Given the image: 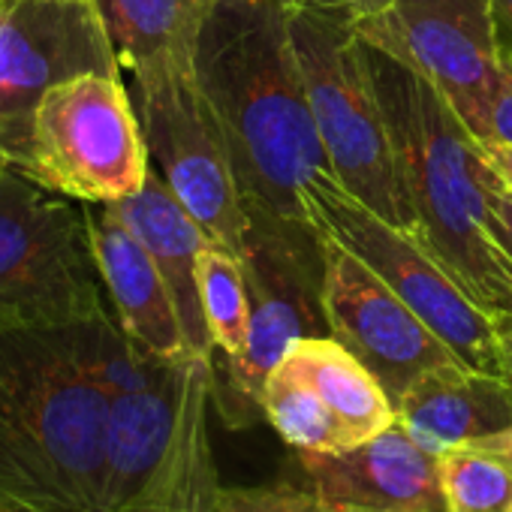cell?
I'll use <instances>...</instances> for the list:
<instances>
[{
	"label": "cell",
	"instance_id": "1",
	"mask_svg": "<svg viewBox=\"0 0 512 512\" xmlns=\"http://www.w3.org/2000/svg\"><path fill=\"white\" fill-rule=\"evenodd\" d=\"M196 79L223 127L244 202L308 223L299 193L332 163L308 106L290 0H217Z\"/></svg>",
	"mask_w": 512,
	"mask_h": 512
},
{
	"label": "cell",
	"instance_id": "2",
	"mask_svg": "<svg viewBox=\"0 0 512 512\" xmlns=\"http://www.w3.org/2000/svg\"><path fill=\"white\" fill-rule=\"evenodd\" d=\"M121 323L0 320V491L106 512V410L100 362Z\"/></svg>",
	"mask_w": 512,
	"mask_h": 512
},
{
	"label": "cell",
	"instance_id": "3",
	"mask_svg": "<svg viewBox=\"0 0 512 512\" xmlns=\"http://www.w3.org/2000/svg\"><path fill=\"white\" fill-rule=\"evenodd\" d=\"M368 49L410 208V232L479 308L491 317L512 314V260L488 229L491 163L482 142L431 82L380 49Z\"/></svg>",
	"mask_w": 512,
	"mask_h": 512
},
{
	"label": "cell",
	"instance_id": "4",
	"mask_svg": "<svg viewBox=\"0 0 512 512\" xmlns=\"http://www.w3.org/2000/svg\"><path fill=\"white\" fill-rule=\"evenodd\" d=\"M308 106L335 178L374 214L410 232V208L380 103L371 49L341 7L290 0Z\"/></svg>",
	"mask_w": 512,
	"mask_h": 512
},
{
	"label": "cell",
	"instance_id": "5",
	"mask_svg": "<svg viewBox=\"0 0 512 512\" xmlns=\"http://www.w3.org/2000/svg\"><path fill=\"white\" fill-rule=\"evenodd\" d=\"M115 314L85 202L0 160V320L70 326Z\"/></svg>",
	"mask_w": 512,
	"mask_h": 512
},
{
	"label": "cell",
	"instance_id": "6",
	"mask_svg": "<svg viewBox=\"0 0 512 512\" xmlns=\"http://www.w3.org/2000/svg\"><path fill=\"white\" fill-rule=\"evenodd\" d=\"M299 202L308 226L362 260L401 302H407V308L464 368L491 377L503 374L494 317L467 296L452 272L413 232L374 214L365 202L347 193L332 172L311 178L302 187Z\"/></svg>",
	"mask_w": 512,
	"mask_h": 512
},
{
	"label": "cell",
	"instance_id": "7",
	"mask_svg": "<svg viewBox=\"0 0 512 512\" xmlns=\"http://www.w3.org/2000/svg\"><path fill=\"white\" fill-rule=\"evenodd\" d=\"M25 172L85 205L139 193L151 154L124 76L82 73L46 91L34 112Z\"/></svg>",
	"mask_w": 512,
	"mask_h": 512
},
{
	"label": "cell",
	"instance_id": "8",
	"mask_svg": "<svg viewBox=\"0 0 512 512\" xmlns=\"http://www.w3.org/2000/svg\"><path fill=\"white\" fill-rule=\"evenodd\" d=\"M241 269L250 293L247 350L226 362L229 389L241 404L260 407L269 374L299 338L329 335L323 308V241L308 223L247 205Z\"/></svg>",
	"mask_w": 512,
	"mask_h": 512
},
{
	"label": "cell",
	"instance_id": "9",
	"mask_svg": "<svg viewBox=\"0 0 512 512\" xmlns=\"http://www.w3.org/2000/svg\"><path fill=\"white\" fill-rule=\"evenodd\" d=\"M362 40L431 82L485 142L503 43L491 0H389L353 16Z\"/></svg>",
	"mask_w": 512,
	"mask_h": 512
},
{
	"label": "cell",
	"instance_id": "10",
	"mask_svg": "<svg viewBox=\"0 0 512 512\" xmlns=\"http://www.w3.org/2000/svg\"><path fill=\"white\" fill-rule=\"evenodd\" d=\"M82 73L124 76L94 0L0 4V157L28 166L40 100Z\"/></svg>",
	"mask_w": 512,
	"mask_h": 512
},
{
	"label": "cell",
	"instance_id": "11",
	"mask_svg": "<svg viewBox=\"0 0 512 512\" xmlns=\"http://www.w3.org/2000/svg\"><path fill=\"white\" fill-rule=\"evenodd\" d=\"M127 85L142 121L151 169L214 244L241 253L250 214L223 127L199 79L172 76Z\"/></svg>",
	"mask_w": 512,
	"mask_h": 512
},
{
	"label": "cell",
	"instance_id": "12",
	"mask_svg": "<svg viewBox=\"0 0 512 512\" xmlns=\"http://www.w3.org/2000/svg\"><path fill=\"white\" fill-rule=\"evenodd\" d=\"M323 241V308L338 338L386 389L392 404L428 371L461 365L455 353L362 260Z\"/></svg>",
	"mask_w": 512,
	"mask_h": 512
},
{
	"label": "cell",
	"instance_id": "13",
	"mask_svg": "<svg viewBox=\"0 0 512 512\" xmlns=\"http://www.w3.org/2000/svg\"><path fill=\"white\" fill-rule=\"evenodd\" d=\"M332 512H449L437 455L398 422L341 452H296Z\"/></svg>",
	"mask_w": 512,
	"mask_h": 512
},
{
	"label": "cell",
	"instance_id": "14",
	"mask_svg": "<svg viewBox=\"0 0 512 512\" xmlns=\"http://www.w3.org/2000/svg\"><path fill=\"white\" fill-rule=\"evenodd\" d=\"M97 269L127 338L157 359H193L172 293L136 232L109 202L85 205Z\"/></svg>",
	"mask_w": 512,
	"mask_h": 512
},
{
	"label": "cell",
	"instance_id": "15",
	"mask_svg": "<svg viewBox=\"0 0 512 512\" xmlns=\"http://www.w3.org/2000/svg\"><path fill=\"white\" fill-rule=\"evenodd\" d=\"M187 362L157 359L145 383L109 398L106 410V512L124 509L160 467L175 434Z\"/></svg>",
	"mask_w": 512,
	"mask_h": 512
},
{
	"label": "cell",
	"instance_id": "16",
	"mask_svg": "<svg viewBox=\"0 0 512 512\" xmlns=\"http://www.w3.org/2000/svg\"><path fill=\"white\" fill-rule=\"evenodd\" d=\"M109 205L136 232V238L145 244L151 260L157 263L178 308L190 353L196 359H211L214 341L205 323L199 293V253L211 238L154 169L139 193Z\"/></svg>",
	"mask_w": 512,
	"mask_h": 512
},
{
	"label": "cell",
	"instance_id": "17",
	"mask_svg": "<svg viewBox=\"0 0 512 512\" xmlns=\"http://www.w3.org/2000/svg\"><path fill=\"white\" fill-rule=\"evenodd\" d=\"M121 73L145 85L196 76V52L217 0H94Z\"/></svg>",
	"mask_w": 512,
	"mask_h": 512
},
{
	"label": "cell",
	"instance_id": "18",
	"mask_svg": "<svg viewBox=\"0 0 512 512\" xmlns=\"http://www.w3.org/2000/svg\"><path fill=\"white\" fill-rule=\"evenodd\" d=\"M398 425L431 455L512 428V392L500 377L449 365L419 377L395 404Z\"/></svg>",
	"mask_w": 512,
	"mask_h": 512
},
{
	"label": "cell",
	"instance_id": "19",
	"mask_svg": "<svg viewBox=\"0 0 512 512\" xmlns=\"http://www.w3.org/2000/svg\"><path fill=\"white\" fill-rule=\"evenodd\" d=\"M211 359H190L169 449L148 485L118 512H214L220 476L211 449L208 410L214 401Z\"/></svg>",
	"mask_w": 512,
	"mask_h": 512
},
{
	"label": "cell",
	"instance_id": "20",
	"mask_svg": "<svg viewBox=\"0 0 512 512\" xmlns=\"http://www.w3.org/2000/svg\"><path fill=\"white\" fill-rule=\"evenodd\" d=\"M284 362L311 383V389L344 428L350 446H359L398 422L395 404L380 380L338 338H299L287 350Z\"/></svg>",
	"mask_w": 512,
	"mask_h": 512
},
{
	"label": "cell",
	"instance_id": "21",
	"mask_svg": "<svg viewBox=\"0 0 512 512\" xmlns=\"http://www.w3.org/2000/svg\"><path fill=\"white\" fill-rule=\"evenodd\" d=\"M449 512H512V428L437 455Z\"/></svg>",
	"mask_w": 512,
	"mask_h": 512
},
{
	"label": "cell",
	"instance_id": "22",
	"mask_svg": "<svg viewBox=\"0 0 512 512\" xmlns=\"http://www.w3.org/2000/svg\"><path fill=\"white\" fill-rule=\"evenodd\" d=\"M260 410L269 425L296 449V452H341L350 449V440L311 383L281 362L260 395Z\"/></svg>",
	"mask_w": 512,
	"mask_h": 512
},
{
	"label": "cell",
	"instance_id": "23",
	"mask_svg": "<svg viewBox=\"0 0 512 512\" xmlns=\"http://www.w3.org/2000/svg\"><path fill=\"white\" fill-rule=\"evenodd\" d=\"M199 293L214 350H220L226 362L238 359L247 350L250 335V293L238 253L214 241L202 247Z\"/></svg>",
	"mask_w": 512,
	"mask_h": 512
},
{
	"label": "cell",
	"instance_id": "24",
	"mask_svg": "<svg viewBox=\"0 0 512 512\" xmlns=\"http://www.w3.org/2000/svg\"><path fill=\"white\" fill-rule=\"evenodd\" d=\"M214 512H332L314 488L275 485H220Z\"/></svg>",
	"mask_w": 512,
	"mask_h": 512
},
{
	"label": "cell",
	"instance_id": "25",
	"mask_svg": "<svg viewBox=\"0 0 512 512\" xmlns=\"http://www.w3.org/2000/svg\"><path fill=\"white\" fill-rule=\"evenodd\" d=\"M485 193H488V229L494 241L503 247V253L512 260V187L497 175L494 166L488 172Z\"/></svg>",
	"mask_w": 512,
	"mask_h": 512
},
{
	"label": "cell",
	"instance_id": "26",
	"mask_svg": "<svg viewBox=\"0 0 512 512\" xmlns=\"http://www.w3.org/2000/svg\"><path fill=\"white\" fill-rule=\"evenodd\" d=\"M485 142H500L512 148V49H503L500 61V85L491 103L488 115V139Z\"/></svg>",
	"mask_w": 512,
	"mask_h": 512
},
{
	"label": "cell",
	"instance_id": "27",
	"mask_svg": "<svg viewBox=\"0 0 512 512\" xmlns=\"http://www.w3.org/2000/svg\"><path fill=\"white\" fill-rule=\"evenodd\" d=\"M0 512H88V509L64 503V500H52V497H28V494L0 491Z\"/></svg>",
	"mask_w": 512,
	"mask_h": 512
},
{
	"label": "cell",
	"instance_id": "28",
	"mask_svg": "<svg viewBox=\"0 0 512 512\" xmlns=\"http://www.w3.org/2000/svg\"><path fill=\"white\" fill-rule=\"evenodd\" d=\"M494 332H497V347H500V368H503V383L512 392V314H494Z\"/></svg>",
	"mask_w": 512,
	"mask_h": 512
},
{
	"label": "cell",
	"instance_id": "29",
	"mask_svg": "<svg viewBox=\"0 0 512 512\" xmlns=\"http://www.w3.org/2000/svg\"><path fill=\"white\" fill-rule=\"evenodd\" d=\"M482 151H485V160L497 169V175L512 187V148L500 142H482Z\"/></svg>",
	"mask_w": 512,
	"mask_h": 512
},
{
	"label": "cell",
	"instance_id": "30",
	"mask_svg": "<svg viewBox=\"0 0 512 512\" xmlns=\"http://www.w3.org/2000/svg\"><path fill=\"white\" fill-rule=\"evenodd\" d=\"M503 49H512V0H491Z\"/></svg>",
	"mask_w": 512,
	"mask_h": 512
},
{
	"label": "cell",
	"instance_id": "31",
	"mask_svg": "<svg viewBox=\"0 0 512 512\" xmlns=\"http://www.w3.org/2000/svg\"><path fill=\"white\" fill-rule=\"evenodd\" d=\"M314 4H326V7H341V10H350L353 16H362V13H371L389 0H314Z\"/></svg>",
	"mask_w": 512,
	"mask_h": 512
},
{
	"label": "cell",
	"instance_id": "32",
	"mask_svg": "<svg viewBox=\"0 0 512 512\" xmlns=\"http://www.w3.org/2000/svg\"><path fill=\"white\" fill-rule=\"evenodd\" d=\"M0 4H4V0H0Z\"/></svg>",
	"mask_w": 512,
	"mask_h": 512
},
{
	"label": "cell",
	"instance_id": "33",
	"mask_svg": "<svg viewBox=\"0 0 512 512\" xmlns=\"http://www.w3.org/2000/svg\"><path fill=\"white\" fill-rule=\"evenodd\" d=\"M0 160H4V157H0Z\"/></svg>",
	"mask_w": 512,
	"mask_h": 512
}]
</instances>
